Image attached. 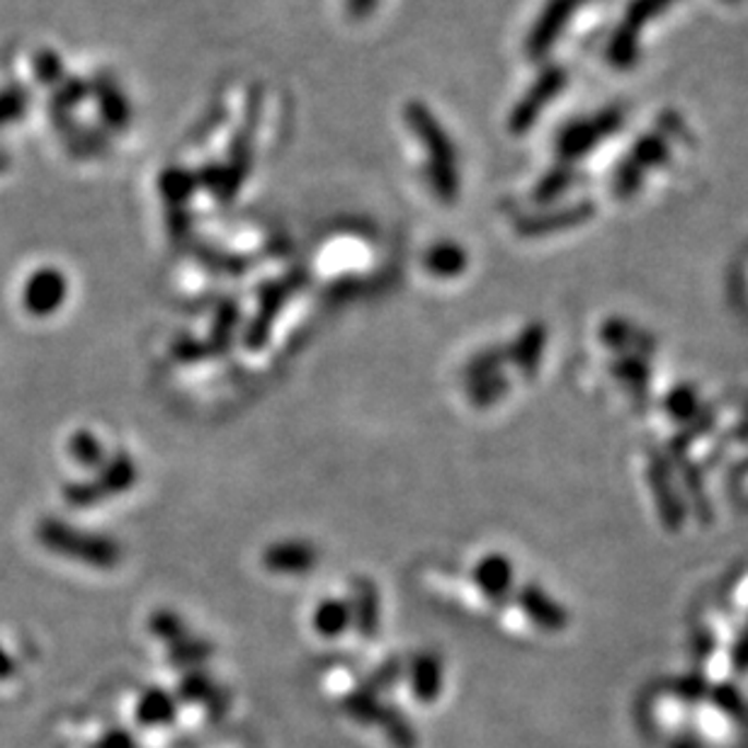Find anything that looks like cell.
Masks as SVG:
<instances>
[{
  "label": "cell",
  "instance_id": "2",
  "mask_svg": "<svg viewBox=\"0 0 748 748\" xmlns=\"http://www.w3.org/2000/svg\"><path fill=\"white\" fill-rule=\"evenodd\" d=\"M263 100L261 91H253L249 105H245V117L241 130L233 134L229 152L219 164H207L197 170L200 188H205L209 195L219 202H229L241 192L245 178L253 168V148H255V132H258Z\"/></svg>",
  "mask_w": 748,
  "mask_h": 748
},
{
  "label": "cell",
  "instance_id": "27",
  "mask_svg": "<svg viewBox=\"0 0 748 748\" xmlns=\"http://www.w3.org/2000/svg\"><path fill=\"white\" fill-rule=\"evenodd\" d=\"M152 627H154V632L160 635L164 639H176V637L183 635V632H180V629H183V623H180V617L173 615V613H158L154 617Z\"/></svg>",
  "mask_w": 748,
  "mask_h": 748
},
{
  "label": "cell",
  "instance_id": "17",
  "mask_svg": "<svg viewBox=\"0 0 748 748\" xmlns=\"http://www.w3.org/2000/svg\"><path fill=\"white\" fill-rule=\"evenodd\" d=\"M343 708L350 717L360 724H377L384 704L379 702L377 692L365 688V686H360L358 690H352L343 700Z\"/></svg>",
  "mask_w": 748,
  "mask_h": 748
},
{
  "label": "cell",
  "instance_id": "23",
  "mask_svg": "<svg viewBox=\"0 0 748 748\" xmlns=\"http://www.w3.org/2000/svg\"><path fill=\"white\" fill-rule=\"evenodd\" d=\"M134 465H132V459L130 457H117L114 462L107 467V472L102 476L105 484H110L112 491H124V488H130L134 484Z\"/></svg>",
  "mask_w": 748,
  "mask_h": 748
},
{
  "label": "cell",
  "instance_id": "32",
  "mask_svg": "<svg viewBox=\"0 0 748 748\" xmlns=\"http://www.w3.org/2000/svg\"><path fill=\"white\" fill-rule=\"evenodd\" d=\"M8 164H10V158L3 152H0V173H3V170L8 168Z\"/></svg>",
  "mask_w": 748,
  "mask_h": 748
},
{
  "label": "cell",
  "instance_id": "3",
  "mask_svg": "<svg viewBox=\"0 0 748 748\" xmlns=\"http://www.w3.org/2000/svg\"><path fill=\"white\" fill-rule=\"evenodd\" d=\"M39 538L45 540L47 547L61 550L63 554H71V557H79L88 564L112 566L117 562L114 542L102 540V538H88V534H79L67 526H59V522H47V526L41 528Z\"/></svg>",
  "mask_w": 748,
  "mask_h": 748
},
{
  "label": "cell",
  "instance_id": "18",
  "mask_svg": "<svg viewBox=\"0 0 748 748\" xmlns=\"http://www.w3.org/2000/svg\"><path fill=\"white\" fill-rule=\"evenodd\" d=\"M352 613L346 603L340 601H324L318 605L314 615V625L324 637H338L350 625Z\"/></svg>",
  "mask_w": 748,
  "mask_h": 748
},
{
  "label": "cell",
  "instance_id": "16",
  "mask_svg": "<svg viewBox=\"0 0 748 748\" xmlns=\"http://www.w3.org/2000/svg\"><path fill=\"white\" fill-rule=\"evenodd\" d=\"M88 98H91V81L67 76L57 85V88H51L49 112L73 114V110H76V107Z\"/></svg>",
  "mask_w": 748,
  "mask_h": 748
},
{
  "label": "cell",
  "instance_id": "30",
  "mask_svg": "<svg viewBox=\"0 0 748 748\" xmlns=\"http://www.w3.org/2000/svg\"><path fill=\"white\" fill-rule=\"evenodd\" d=\"M346 5H348L350 17L365 20V17H370L374 13V10H377L379 0H346Z\"/></svg>",
  "mask_w": 748,
  "mask_h": 748
},
{
  "label": "cell",
  "instance_id": "9",
  "mask_svg": "<svg viewBox=\"0 0 748 748\" xmlns=\"http://www.w3.org/2000/svg\"><path fill=\"white\" fill-rule=\"evenodd\" d=\"M474 581L488 598L500 601V598H504L512 586L510 559H506L504 554H486V557L476 564Z\"/></svg>",
  "mask_w": 748,
  "mask_h": 748
},
{
  "label": "cell",
  "instance_id": "13",
  "mask_svg": "<svg viewBox=\"0 0 748 748\" xmlns=\"http://www.w3.org/2000/svg\"><path fill=\"white\" fill-rule=\"evenodd\" d=\"M423 265L437 277H455L467 267V253L455 241H441L425 251Z\"/></svg>",
  "mask_w": 748,
  "mask_h": 748
},
{
  "label": "cell",
  "instance_id": "1",
  "mask_svg": "<svg viewBox=\"0 0 748 748\" xmlns=\"http://www.w3.org/2000/svg\"><path fill=\"white\" fill-rule=\"evenodd\" d=\"M403 122L423 148L425 178L433 195L443 205H455L459 197V158L453 136L447 134L431 107L421 100H409L403 105Z\"/></svg>",
  "mask_w": 748,
  "mask_h": 748
},
{
  "label": "cell",
  "instance_id": "5",
  "mask_svg": "<svg viewBox=\"0 0 748 748\" xmlns=\"http://www.w3.org/2000/svg\"><path fill=\"white\" fill-rule=\"evenodd\" d=\"M69 292L67 275L57 267H39L25 285V306L37 316H49L63 304Z\"/></svg>",
  "mask_w": 748,
  "mask_h": 748
},
{
  "label": "cell",
  "instance_id": "25",
  "mask_svg": "<svg viewBox=\"0 0 748 748\" xmlns=\"http://www.w3.org/2000/svg\"><path fill=\"white\" fill-rule=\"evenodd\" d=\"M401 673H403V668H401L399 661H397V659H391V661H387V664H382L377 671H374L372 676H370L365 683H362V686L370 688V690H374V692L387 690V688L394 686V683H399Z\"/></svg>",
  "mask_w": 748,
  "mask_h": 748
},
{
  "label": "cell",
  "instance_id": "7",
  "mask_svg": "<svg viewBox=\"0 0 748 748\" xmlns=\"http://www.w3.org/2000/svg\"><path fill=\"white\" fill-rule=\"evenodd\" d=\"M559 85H562L559 71H552V69L544 71L542 76L532 83V88L526 93V98H522L516 105V110H512L510 130L516 134L528 132L532 122L538 120V114L542 112V107L547 105L554 98V93L559 91Z\"/></svg>",
  "mask_w": 748,
  "mask_h": 748
},
{
  "label": "cell",
  "instance_id": "14",
  "mask_svg": "<svg viewBox=\"0 0 748 748\" xmlns=\"http://www.w3.org/2000/svg\"><path fill=\"white\" fill-rule=\"evenodd\" d=\"M136 720L144 726H166L176 720V702L164 690H146L136 704Z\"/></svg>",
  "mask_w": 748,
  "mask_h": 748
},
{
  "label": "cell",
  "instance_id": "8",
  "mask_svg": "<svg viewBox=\"0 0 748 748\" xmlns=\"http://www.w3.org/2000/svg\"><path fill=\"white\" fill-rule=\"evenodd\" d=\"M571 8H574V0H550V3L544 5L542 15L538 17V23H534L530 37L526 41V51L532 59H540L550 51L552 41L557 39L564 20L571 13Z\"/></svg>",
  "mask_w": 748,
  "mask_h": 748
},
{
  "label": "cell",
  "instance_id": "28",
  "mask_svg": "<svg viewBox=\"0 0 748 748\" xmlns=\"http://www.w3.org/2000/svg\"><path fill=\"white\" fill-rule=\"evenodd\" d=\"M190 227H192V221H190V212H188V207H168V229H170V237H173V239H183V237H188Z\"/></svg>",
  "mask_w": 748,
  "mask_h": 748
},
{
  "label": "cell",
  "instance_id": "6",
  "mask_svg": "<svg viewBox=\"0 0 748 748\" xmlns=\"http://www.w3.org/2000/svg\"><path fill=\"white\" fill-rule=\"evenodd\" d=\"M49 117L73 156L95 158V156L110 154V136H107L105 130H93V126L79 124L73 114L49 112Z\"/></svg>",
  "mask_w": 748,
  "mask_h": 748
},
{
  "label": "cell",
  "instance_id": "19",
  "mask_svg": "<svg viewBox=\"0 0 748 748\" xmlns=\"http://www.w3.org/2000/svg\"><path fill=\"white\" fill-rule=\"evenodd\" d=\"M32 71H35V79L47 88H57L69 76L67 69H63V59L53 49L37 51L35 61H32Z\"/></svg>",
  "mask_w": 748,
  "mask_h": 748
},
{
  "label": "cell",
  "instance_id": "22",
  "mask_svg": "<svg viewBox=\"0 0 748 748\" xmlns=\"http://www.w3.org/2000/svg\"><path fill=\"white\" fill-rule=\"evenodd\" d=\"M219 690L214 688V683L209 680L207 673L202 671H192L190 676H185V680L180 683V698L185 702H212L214 695Z\"/></svg>",
  "mask_w": 748,
  "mask_h": 748
},
{
  "label": "cell",
  "instance_id": "24",
  "mask_svg": "<svg viewBox=\"0 0 748 748\" xmlns=\"http://www.w3.org/2000/svg\"><path fill=\"white\" fill-rule=\"evenodd\" d=\"M71 453L83 465H98L102 459V445L95 441L91 433H76V437L71 441Z\"/></svg>",
  "mask_w": 748,
  "mask_h": 748
},
{
  "label": "cell",
  "instance_id": "11",
  "mask_svg": "<svg viewBox=\"0 0 748 748\" xmlns=\"http://www.w3.org/2000/svg\"><path fill=\"white\" fill-rule=\"evenodd\" d=\"M160 197L168 202V207H188L190 197L200 190V178L195 170L183 166H168L158 176Z\"/></svg>",
  "mask_w": 748,
  "mask_h": 748
},
{
  "label": "cell",
  "instance_id": "10",
  "mask_svg": "<svg viewBox=\"0 0 748 748\" xmlns=\"http://www.w3.org/2000/svg\"><path fill=\"white\" fill-rule=\"evenodd\" d=\"M316 564V552L304 542H282L265 552V566L277 574H304Z\"/></svg>",
  "mask_w": 748,
  "mask_h": 748
},
{
  "label": "cell",
  "instance_id": "12",
  "mask_svg": "<svg viewBox=\"0 0 748 748\" xmlns=\"http://www.w3.org/2000/svg\"><path fill=\"white\" fill-rule=\"evenodd\" d=\"M411 690L421 702H433L443 690V664L435 654H419L411 664Z\"/></svg>",
  "mask_w": 748,
  "mask_h": 748
},
{
  "label": "cell",
  "instance_id": "15",
  "mask_svg": "<svg viewBox=\"0 0 748 748\" xmlns=\"http://www.w3.org/2000/svg\"><path fill=\"white\" fill-rule=\"evenodd\" d=\"M377 724L382 726V732L389 739L391 748H415L419 746V734H415L413 724L406 720V714L399 712L397 708H387V704H384Z\"/></svg>",
  "mask_w": 748,
  "mask_h": 748
},
{
  "label": "cell",
  "instance_id": "20",
  "mask_svg": "<svg viewBox=\"0 0 748 748\" xmlns=\"http://www.w3.org/2000/svg\"><path fill=\"white\" fill-rule=\"evenodd\" d=\"M29 105V95L20 85H10V88L0 91V130L8 124L17 122L20 117H25Z\"/></svg>",
  "mask_w": 748,
  "mask_h": 748
},
{
  "label": "cell",
  "instance_id": "21",
  "mask_svg": "<svg viewBox=\"0 0 748 748\" xmlns=\"http://www.w3.org/2000/svg\"><path fill=\"white\" fill-rule=\"evenodd\" d=\"M355 619H358V627H360L362 637L377 635L379 603H377V593H374L372 586L360 588V613H355Z\"/></svg>",
  "mask_w": 748,
  "mask_h": 748
},
{
  "label": "cell",
  "instance_id": "33",
  "mask_svg": "<svg viewBox=\"0 0 748 748\" xmlns=\"http://www.w3.org/2000/svg\"><path fill=\"white\" fill-rule=\"evenodd\" d=\"M678 748H688V746H678Z\"/></svg>",
  "mask_w": 748,
  "mask_h": 748
},
{
  "label": "cell",
  "instance_id": "29",
  "mask_svg": "<svg viewBox=\"0 0 748 748\" xmlns=\"http://www.w3.org/2000/svg\"><path fill=\"white\" fill-rule=\"evenodd\" d=\"M93 748H134V739L126 732L114 729V732H107Z\"/></svg>",
  "mask_w": 748,
  "mask_h": 748
},
{
  "label": "cell",
  "instance_id": "26",
  "mask_svg": "<svg viewBox=\"0 0 748 748\" xmlns=\"http://www.w3.org/2000/svg\"><path fill=\"white\" fill-rule=\"evenodd\" d=\"M209 656V649L207 644H195V641H190V644H178L173 649V661L180 666H195L200 661H205Z\"/></svg>",
  "mask_w": 748,
  "mask_h": 748
},
{
  "label": "cell",
  "instance_id": "4",
  "mask_svg": "<svg viewBox=\"0 0 748 748\" xmlns=\"http://www.w3.org/2000/svg\"><path fill=\"white\" fill-rule=\"evenodd\" d=\"M91 98L98 105V114L105 124V130L110 132H126L132 126L134 112L132 102L126 98L122 83L117 81L112 73H98L91 81Z\"/></svg>",
  "mask_w": 748,
  "mask_h": 748
},
{
  "label": "cell",
  "instance_id": "31",
  "mask_svg": "<svg viewBox=\"0 0 748 748\" xmlns=\"http://www.w3.org/2000/svg\"><path fill=\"white\" fill-rule=\"evenodd\" d=\"M15 671L13 659H10L3 649H0V678H10Z\"/></svg>",
  "mask_w": 748,
  "mask_h": 748
}]
</instances>
